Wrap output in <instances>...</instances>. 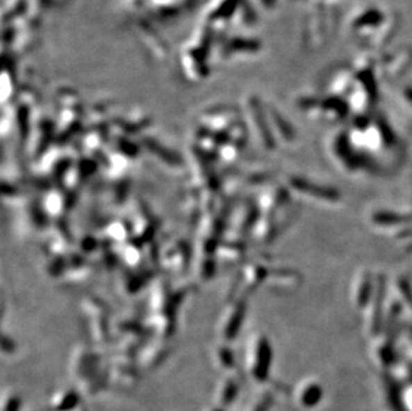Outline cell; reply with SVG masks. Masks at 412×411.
Segmentation results:
<instances>
[{
    "label": "cell",
    "mask_w": 412,
    "mask_h": 411,
    "mask_svg": "<svg viewBox=\"0 0 412 411\" xmlns=\"http://www.w3.org/2000/svg\"><path fill=\"white\" fill-rule=\"evenodd\" d=\"M211 38L210 30L204 27V30L199 33L198 39L186 46L183 51V67L191 78H204L207 74Z\"/></svg>",
    "instance_id": "cell-1"
},
{
    "label": "cell",
    "mask_w": 412,
    "mask_h": 411,
    "mask_svg": "<svg viewBox=\"0 0 412 411\" xmlns=\"http://www.w3.org/2000/svg\"><path fill=\"white\" fill-rule=\"evenodd\" d=\"M261 49L259 43L256 40H254V39L233 38V39L229 40L227 43L223 45L222 56H224L226 59H229V58L236 56V55H247V54H251V52H258V49Z\"/></svg>",
    "instance_id": "cell-2"
},
{
    "label": "cell",
    "mask_w": 412,
    "mask_h": 411,
    "mask_svg": "<svg viewBox=\"0 0 412 411\" xmlns=\"http://www.w3.org/2000/svg\"><path fill=\"white\" fill-rule=\"evenodd\" d=\"M51 1H66V0H51Z\"/></svg>",
    "instance_id": "cell-3"
}]
</instances>
